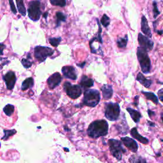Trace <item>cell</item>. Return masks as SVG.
Segmentation results:
<instances>
[{
  "instance_id": "30bf717a",
  "label": "cell",
  "mask_w": 163,
  "mask_h": 163,
  "mask_svg": "<svg viewBox=\"0 0 163 163\" xmlns=\"http://www.w3.org/2000/svg\"><path fill=\"white\" fill-rule=\"evenodd\" d=\"M3 80L9 90H12L13 89L16 82V76L14 72L11 71L7 72L3 76Z\"/></svg>"
},
{
  "instance_id": "4316f807",
  "label": "cell",
  "mask_w": 163,
  "mask_h": 163,
  "mask_svg": "<svg viewBox=\"0 0 163 163\" xmlns=\"http://www.w3.org/2000/svg\"><path fill=\"white\" fill-rule=\"evenodd\" d=\"M51 3L54 6L64 7L66 6V0H51Z\"/></svg>"
},
{
  "instance_id": "603a6c76",
  "label": "cell",
  "mask_w": 163,
  "mask_h": 163,
  "mask_svg": "<svg viewBox=\"0 0 163 163\" xmlns=\"http://www.w3.org/2000/svg\"><path fill=\"white\" fill-rule=\"evenodd\" d=\"M16 3H17V9L21 14H22V16L26 15V8L24 5L23 0H16Z\"/></svg>"
},
{
  "instance_id": "5b68a950",
  "label": "cell",
  "mask_w": 163,
  "mask_h": 163,
  "mask_svg": "<svg viewBox=\"0 0 163 163\" xmlns=\"http://www.w3.org/2000/svg\"><path fill=\"white\" fill-rule=\"evenodd\" d=\"M108 144L113 156L115 157L118 161H120L122 158V155L126 152V149L122 146V142L117 140L110 139L108 140Z\"/></svg>"
},
{
  "instance_id": "52a82bcc",
  "label": "cell",
  "mask_w": 163,
  "mask_h": 163,
  "mask_svg": "<svg viewBox=\"0 0 163 163\" xmlns=\"http://www.w3.org/2000/svg\"><path fill=\"white\" fill-rule=\"evenodd\" d=\"M65 92L71 99L75 100L80 96L82 93V88L78 85H72L68 82H66L63 85Z\"/></svg>"
},
{
  "instance_id": "ab89813d",
  "label": "cell",
  "mask_w": 163,
  "mask_h": 163,
  "mask_svg": "<svg viewBox=\"0 0 163 163\" xmlns=\"http://www.w3.org/2000/svg\"><path fill=\"white\" fill-rule=\"evenodd\" d=\"M162 122H163V115H162Z\"/></svg>"
},
{
  "instance_id": "7c38bea8",
  "label": "cell",
  "mask_w": 163,
  "mask_h": 163,
  "mask_svg": "<svg viewBox=\"0 0 163 163\" xmlns=\"http://www.w3.org/2000/svg\"><path fill=\"white\" fill-rule=\"evenodd\" d=\"M121 140L124 145L133 152L136 153L138 149L137 142L129 137H122Z\"/></svg>"
},
{
  "instance_id": "8fae6325",
  "label": "cell",
  "mask_w": 163,
  "mask_h": 163,
  "mask_svg": "<svg viewBox=\"0 0 163 163\" xmlns=\"http://www.w3.org/2000/svg\"><path fill=\"white\" fill-rule=\"evenodd\" d=\"M62 80V77L59 73H55L47 80L48 87L51 89H54L58 87Z\"/></svg>"
},
{
  "instance_id": "5bb4252c",
  "label": "cell",
  "mask_w": 163,
  "mask_h": 163,
  "mask_svg": "<svg viewBox=\"0 0 163 163\" xmlns=\"http://www.w3.org/2000/svg\"><path fill=\"white\" fill-rule=\"evenodd\" d=\"M141 30L143 32V34L145 35L146 36L149 38L152 37V33L150 28L149 26V24L146 20V17L144 15L142 16V21H141Z\"/></svg>"
},
{
  "instance_id": "277c9868",
  "label": "cell",
  "mask_w": 163,
  "mask_h": 163,
  "mask_svg": "<svg viewBox=\"0 0 163 163\" xmlns=\"http://www.w3.org/2000/svg\"><path fill=\"white\" fill-rule=\"evenodd\" d=\"M120 113V108L117 103H107L105 104V117L110 121L119 119Z\"/></svg>"
},
{
  "instance_id": "7402d4cb",
  "label": "cell",
  "mask_w": 163,
  "mask_h": 163,
  "mask_svg": "<svg viewBox=\"0 0 163 163\" xmlns=\"http://www.w3.org/2000/svg\"><path fill=\"white\" fill-rule=\"evenodd\" d=\"M130 163H146V160L140 156L133 155L129 158Z\"/></svg>"
},
{
  "instance_id": "f546056e",
  "label": "cell",
  "mask_w": 163,
  "mask_h": 163,
  "mask_svg": "<svg viewBox=\"0 0 163 163\" xmlns=\"http://www.w3.org/2000/svg\"><path fill=\"white\" fill-rule=\"evenodd\" d=\"M56 17H57V21H58V26L59 25L61 22H64L66 19V15L63 13L62 12H57Z\"/></svg>"
},
{
  "instance_id": "ac0fdd59",
  "label": "cell",
  "mask_w": 163,
  "mask_h": 163,
  "mask_svg": "<svg viewBox=\"0 0 163 163\" xmlns=\"http://www.w3.org/2000/svg\"><path fill=\"white\" fill-rule=\"evenodd\" d=\"M136 80L137 81L139 82L140 84H142L143 86H145L146 88H149L152 83V82L151 80H149V79H146L142 73H139L137 75L136 77Z\"/></svg>"
},
{
  "instance_id": "3957f363",
  "label": "cell",
  "mask_w": 163,
  "mask_h": 163,
  "mask_svg": "<svg viewBox=\"0 0 163 163\" xmlns=\"http://www.w3.org/2000/svg\"><path fill=\"white\" fill-rule=\"evenodd\" d=\"M100 101V94L96 89H85L83 98L84 104L90 107H95Z\"/></svg>"
},
{
  "instance_id": "e0dca14e",
  "label": "cell",
  "mask_w": 163,
  "mask_h": 163,
  "mask_svg": "<svg viewBox=\"0 0 163 163\" xmlns=\"http://www.w3.org/2000/svg\"><path fill=\"white\" fill-rule=\"evenodd\" d=\"M131 134L132 136L135 138V139L137 140L138 141H139L142 143L145 144V145L149 143V140H148L147 138H146L142 136L141 135H140L139 133H138L136 127H133L131 130Z\"/></svg>"
},
{
  "instance_id": "d590c367",
  "label": "cell",
  "mask_w": 163,
  "mask_h": 163,
  "mask_svg": "<svg viewBox=\"0 0 163 163\" xmlns=\"http://www.w3.org/2000/svg\"><path fill=\"white\" fill-rule=\"evenodd\" d=\"M148 113H149V117H152V114H153V115H154V112H152V111H151V110H148Z\"/></svg>"
},
{
  "instance_id": "f35d334b",
  "label": "cell",
  "mask_w": 163,
  "mask_h": 163,
  "mask_svg": "<svg viewBox=\"0 0 163 163\" xmlns=\"http://www.w3.org/2000/svg\"><path fill=\"white\" fill-rule=\"evenodd\" d=\"M47 14H48L47 12L45 13V14H44V17H45V18H47Z\"/></svg>"
},
{
  "instance_id": "836d02e7",
  "label": "cell",
  "mask_w": 163,
  "mask_h": 163,
  "mask_svg": "<svg viewBox=\"0 0 163 163\" xmlns=\"http://www.w3.org/2000/svg\"><path fill=\"white\" fill-rule=\"evenodd\" d=\"M158 97L159 100L163 103V89H160L158 91Z\"/></svg>"
},
{
  "instance_id": "d6986e66",
  "label": "cell",
  "mask_w": 163,
  "mask_h": 163,
  "mask_svg": "<svg viewBox=\"0 0 163 163\" xmlns=\"http://www.w3.org/2000/svg\"><path fill=\"white\" fill-rule=\"evenodd\" d=\"M127 111L129 112L132 119L133 120L134 122H136V123H138V122L140 121L142 117V115L139 112H138L131 108H127Z\"/></svg>"
},
{
  "instance_id": "ffe728a7",
  "label": "cell",
  "mask_w": 163,
  "mask_h": 163,
  "mask_svg": "<svg viewBox=\"0 0 163 163\" xmlns=\"http://www.w3.org/2000/svg\"><path fill=\"white\" fill-rule=\"evenodd\" d=\"M33 84H34V80L32 79V78L31 77L28 78L22 82L21 89L22 91H26L27 89L31 88L32 86H33Z\"/></svg>"
},
{
  "instance_id": "4fadbf2b",
  "label": "cell",
  "mask_w": 163,
  "mask_h": 163,
  "mask_svg": "<svg viewBox=\"0 0 163 163\" xmlns=\"http://www.w3.org/2000/svg\"><path fill=\"white\" fill-rule=\"evenodd\" d=\"M62 72L63 75L69 79L75 80L77 78V75L76 70L74 67L71 66H66L62 68Z\"/></svg>"
},
{
  "instance_id": "74e56055",
  "label": "cell",
  "mask_w": 163,
  "mask_h": 163,
  "mask_svg": "<svg viewBox=\"0 0 163 163\" xmlns=\"http://www.w3.org/2000/svg\"><path fill=\"white\" fill-rule=\"evenodd\" d=\"M138 96H136L135 97V100H136V101H138ZM136 106H137L138 105V103H136V104H135Z\"/></svg>"
},
{
  "instance_id": "6da1fadb",
  "label": "cell",
  "mask_w": 163,
  "mask_h": 163,
  "mask_svg": "<svg viewBox=\"0 0 163 163\" xmlns=\"http://www.w3.org/2000/svg\"><path fill=\"white\" fill-rule=\"evenodd\" d=\"M108 132V124L105 120H97L89 125L87 134L92 138H97L106 136Z\"/></svg>"
},
{
  "instance_id": "e575fe53",
  "label": "cell",
  "mask_w": 163,
  "mask_h": 163,
  "mask_svg": "<svg viewBox=\"0 0 163 163\" xmlns=\"http://www.w3.org/2000/svg\"><path fill=\"white\" fill-rule=\"evenodd\" d=\"M5 48V46L2 44H0V55H2L3 54V50H4V48Z\"/></svg>"
},
{
  "instance_id": "d6a6232c",
  "label": "cell",
  "mask_w": 163,
  "mask_h": 163,
  "mask_svg": "<svg viewBox=\"0 0 163 163\" xmlns=\"http://www.w3.org/2000/svg\"><path fill=\"white\" fill-rule=\"evenodd\" d=\"M9 3H10V8H11V10H12V12L14 14H16V13H17V10H16V8H15V6L14 5L13 0H9Z\"/></svg>"
},
{
  "instance_id": "8d00e7d4",
  "label": "cell",
  "mask_w": 163,
  "mask_h": 163,
  "mask_svg": "<svg viewBox=\"0 0 163 163\" xmlns=\"http://www.w3.org/2000/svg\"><path fill=\"white\" fill-rule=\"evenodd\" d=\"M85 62H84V63H82L81 64H78L77 65H78V66H80V67H81V68H83V67L85 66Z\"/></svg>"
},
{
  "instance_id": "60d3db41",
  "label": "cell",
  "mask_w": 163,
  "mask_h": 163,
  "mask_svg": "<svg viewBox=\"0 0 163 163\" xmlns=\"http://www.w3.org/2000/svg\"><path fill=\"white\" fill-rule=\"evenodd\" d=\"M0 147H1V143H0Z\"/></svg>"
},
{
  "instance_id": "9c48e42d",
  "label": "cell",
  "mask_w": 163,
  "mask_h": 163,
  "mask_svg": "<svg viewBox=\"0 0 163 163\" xmlns=\"http://www.w3.org/2000/svg\"><path fill=\"white\" fill-rule=\"evenodd\" d=\"M138 44L140 46V47L143 48L146 52L150 51L153 49L154 42L149 39V37L143 35L142 33H139L138 34Z\"/></svg>"
},
{
  "instance_id": "ba28073f",
  "label": "cell",
  "mask_w": 163,
  "mask_h": 163,
  "mask_svg": "<svg viewBox=\"0 0 163 163\" xmlns=\"http://www.w3.org/2000/svg\"><path fill=\"white\" fill-rule=\"evenodd\" d=\"M53 54V50L49 47L37 46L35 48V56L39 62H44L48 57L51 56Z\"/></svg>"
},
{
  "instance_id": "d4e9b609",
  "label": "cell",
  "mask_w": 163,
  "mask_h": 163,
  "mask_svg": "<svg viewBox=\"0 0 163 163\" xmlns=\"http://www.w3.org/2000/svg\"><path fill=\"white\" fill-rule=\"evenodd\" d=\"M127 35H126L124 38H119L117 40V45L119 48H125L127 44Z\"/></svg>"
},
{
  "instance_id": "7a4b0ae2",
  "label": "cell",
  "mask_w": 163,
  "mask_h": 163,
  "mask_svg": "<svg viewBox=\"0 0 163 163\" xmlns=\"http://www.w3.org/2000/svg\"><path fill=\"white\" fill-rule=\"evenodd\" d=\"M137 58L142 72L145 74L149 73L151 70V62L147 52L143 48L138 47L137 49Z\"/></svg>"
},
{
  "instance_id": "cb8c5ba5",
  "label": "cell",
  "mask_w": 163,
  "mask_h": 163,
  "mask_svg": "<svg viewBox=\"0 0 163 163\" xmlns=\"http://www.w3.org/2000/svg\"><path fill=\"white\" fill-rule=\"evenodd\" d=\"M14 106L10 104H8L3 108V111L7 116H11L14 112Z\"/></svg>"
},
{
  "instance_id": "1f68e13d",
  "label": "cell",
  "mask_w": 163,
  "mask_h": 163,
  "mask_svg": "<svg viewBox=\"0 0 163 163\" xmlns=\"http://www.w3.org/2000/svg\"><path fill=\"white\" fill-rule=\"evenodd\" d=\"M153 12H154V17L156 18L157 17V15L160 14V12L158 10L157 8V5L156 2H153Z\"/></svg>"
},
{
  "instance_id": "f1b7e54d",
  "label": "cell",
  "mask_w": 163,
  "mask_h": 163,
  "mask_svg": "<svg viewBox=\"0 0 163 163\" xmlns=\"http://www.w3.org/2000/svg\"><path fill=\"white\" fill-rule=\"evenodd\" d=\"M101 23L102 24V25L104 27L107 28L109 26V24L110 23V19L107 15L104 14L101 19Z\"/></svg>"
},
{
  "instance_id": "9a60e30c",
  "label": "cell",
  "mask_w": 163,
  "mask_h": 163,
  "mask_svg": "<svg viewBox=\"0 0 163 163\" xmlns=\"http://www.w3.org/2000/svg\"><path fill=\"white\" fill-rule=\"evenodd\" d=\"M80 85L82 88L85 89H87L94 85V81L93 79L89 78L88 77L85 75H84L81 78V80L80 82Z\"/></svg>"
},
{
  "instance_id": "484cf974",
  "label": "cell",
  "mask_w": 163,
  "mask_h": 163,
  "mask_svg": "<svg viewBox=\"0 0 163 163\" xmlns=\"http://www.w3.org/2000/svg\"><path fill=\"white\" fill-rule=\"evenodd\" d=\"M22 64L24 66V68H30L32 64V61L31 59V57H30L29 55L27 56L26 58H24L22 59Z\"/></svg>"
},
{
  "instance_id": "4dcf8cb0",
  "label": "cell",
  "mask_w": 163,
  "mask_h": 163,
  "mask_svg": "<svg viewBox=\"0 0 163 163\" xmlns=\"http://www.w3.org/2000/svg\"><path fill=\"white\" fill-rule=\"evenodd\" d=\"M61 38H60V37H59V38H51L49 39L50 44L55 47H58L59 45V44L61 42Z\"/></svg>"
},
{
  "instance_id": "2e32d148",
  "label": "cell",
  "mask_w": 163,
  "mask_h": 163,
  "mask_svg": "<svg viewBox=\"0 0 163 163\" xmlns=\"http://www.w3.org/2000/svg\"><path fill=\"white\" fill-rule=\"evenodd\" d=\"M101 91L104 99L109 100L113 96V89L110 85H104L101 87Z\"/></svg>"
},
{
  "instance_id": "83f0119b",
  "label": "cell",
  "mask_w": 163,
  "mask_h": 163,
  "mask_svg": "<svg viewBox=\"0 0 163 163\" xmlns=\"http://www.w3.org/2000/svg\"><path fill=\"white\" fill-rule=\"evenodd\" d=\"M3 132H4L5 135L2 138V140H8L10 136L13 135L14 134L17 133L15 130H14V129H13V130H4Z\"/></svg>"
},
{
  "instance_id": "44dd1931",
  "label": "cell",
  "mask_w": 163,
  "mask_h": 163,
  "mask_svg": "<svg viewBox=\"0 0 163 163\" xmlns=\"http://www.w3.org/2000/svg\"><path fill=\"white\" fill-rule=\"evenodd\" d=\"M142 93L145 95V96L146 97V98H147V100L152 101L155 104H158V103H159L158 97L156 95H155L153 93L142 91Z\"/></svg>"
},
{
  "instance_id": "8992f818",
  "label": "cell",
  "mask_w": 163,
  "mask_h": 163,
  "mask_svg": "<svg viewBox=\"0 0 163 163\" xmlns=\"http://www.w3.org/2000/svg\"><path fill=\"white\" fill-rule=\"evenodd\" d=\"M42 14L41 10V3L38 0L32 1L29 3L28 15L29 17L33 21L39 20L40 15Z\"/></svg>"
}]
</instances>
